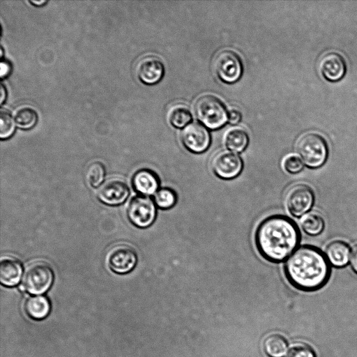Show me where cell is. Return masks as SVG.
<instances>
[{
  "instance_id": "15",
  "label": "cell",
  "mask_w": 357,
  "mask_h": 357,
  "mask_svg": "<svg viewBox=\"0 0 357 357\" xmlns=\"http://www.w3.org/2000/svg\"><path fill=\"white\" fill-rule=\"evenodd\" d=\"M134 189L141 195H151L159 190L160 180L158 174L149 169H141L133 175Z\"/></svg>"
},
{
  "instance_id": "13",
  "label": "cell",
  "mask_w": 357,
  "mask_h": 357,
  "mask_svg": "<svg viewBox=\"0 0 357 357\" xmlns=\"http://www.w3.org/2000/svg\"><path fill=\"white\" fill-rule=\"evenodd\" d=\"M165 68L162 61L153 55L142 57L136 66V74L141 82L146 85H153L163 77Z\"/></svg>"
},
{
  "instance_id": "29",
  "label": "cell",
  "mask_w": 357,
  "mask_h": 357,
  "mask_svg": "<svg viewBox=\"0 0 357 357\" xmlns=\"http://www.w3.org/2000/svg\"><path fill=\"white\" fill-rule=\"evenodd\" d=\"M13 67L11 63L7 60L1 59L0 63V77L1 79L6 78L12 72Z\"/></svg>"
},
{
  "instance_id": "18",
  "label": "cell",
  "mask_w": 357,
  "mask_h": 357,
  "mask_svg": "<svg viewBox=\"0 0 357 357\" xmlns=\"http://www.w3.org/2000/svg\"><path fill=\"white\" fill-rule=\"evenodd\" d=\"M24 309L29 317L34 320L45 319L50 311L48 299L43 296L29 297L24 305Z\"/></svg>"
},
{
  "instance_id": "16",
  "label": "cell",
  "mask_w": 357,
  "mask_h": 357,
  "mask_svg": "<svg viewBox=\"0 0 357 357\" xmlns=\"http://www.w3.org/2000/svg\"><path fill=\"white\" fill-rule=\"evenodd\" d=\"M22 266L16 258L10 256L3 257L0 261V281L6 287L17 285L22 275Z\"/></svg>"
},
{
  "instance_id": "20",
  "label": "cell",
  "mask_w": 357,
  "mask_h": 357,
  "mask_svg": "<svg viewBox=\"0 0 357 357\" xmlns=\"http://www.w3.org/2000/svg\"><path fill=\"white\" fill-rule=\"evenodd\" d=\"M266 353L271 357H282L287 351V343L284 337L279 334H271L264 342Z\"/></svg>"
},
{
  "instance_id": "26",
  "label": "cell",
  "mask_w": 357,
  "mask_h": 357,
  "mask_svg": "<svg viewBox=\"0 0 357 357\" xmlns=\"http://www.w3.org/2000/svg\"><path fill=\"white\" fill-rule=\"evenodd\" d=\"M15 122L10 113L6 109L0 112V137L1 139H8L13 135L15 130Z\"/></svg>"
},
{
  "instance_id": "32",
  "label": "cell",
  "mask_w": 357,
  "mask_h": 357,
  "mask_svg": "<svg viewBox=\"0 0 357 357\" xmlns=\"http://www.w3.org/2000/svg\"><path fill=\"white\" fill-rule=\"evenodd\" d=\"M0 93H1L0 103L3 104L4 102V101L6 100V94H7V93H6V88L3 84V83H1Z\"/></svg>"
},
{
  "instance_id": "24",
  "label": "cell",
  "mask_w": 357,
  "mask_h": 357,
  "mask_svg": "<svg viewBox=\"0 0 357 357\" xmlns=\"http://www.w3.org/2000/svg\"><path fill=\"white\" fill-rule=\"evenodd\" d=\"M153 201L159 208L169 210L176 205L178 201V195L174 189L162 187L155 193Z\"/></svg>"
},
{
  "instance_id": "8",
  "label": "cell",
  "mask_w": 357,
  "mask_h": 357,
  "mask_svg": "<svg viewBox=\"0 0 357 357\" xmlns=\"http://www.w3.org/2000/svg\"><path fill=\"white\" fill-rule=\"evenodd\" d=\"M284 202L289 213L294 217L299 218L312 208L314 202V194L309 185L297 183L288 190Z\"/></svg>"
},
{
  "instance_id": "10",
  "label": "cell",
  "mask_w": 357,
  "mask_h": 357,
  "mask_svg": "<svg viewBox=\"0 0 357 357\" xmlns=\"http://www.w3.org/2000/svg\"><path fill=\"white\" fill-rule=\"evenodd\" d=\"M137 255L135 250L126 244H119L110 249L107 255L109 268L117 274H126L136 266Z\"/></svg>"
},
{
  "instance_id": "11",
  "label": "cell",
  "mask_w": 357,
  "mask_h": 357,
  "mask_svg": "<svg viewBox=\"0 0 357 357\" xmlns=\"http://www.w3.org/2000/svg\"><path fill=\"white\" fill-rule=\"evenodd\" d=\"M181 139L184 147L188 151L196 154L205 152L211 142L208 130L198 123L188 125L182 132Z\"/></svg>"
},
{
  "instance_id": "31",
  "label": "cell",
  "mask_w": 357,
  "mask_h": 357,
  "mask_svg": "<svg viewBox=\"0 0 357 357\" xmlns=\"http://www.w3.org/2000/svg\"><path fill=\"white\" fill-rule=\"evenodd\" d=\"M349 261L351 269L357 274V244L352 248Z\"/></svg>"
},
{
  "instance_id": "6",
  "label": "cell",
  "mask_w": 357,
  "mask_h": 357,
  "mask_svg": "<svg viewBox=\"0 0 357 357\" xmlns=\"http://www.w3.org/2000/svg\"><path fill=\"white\" fill-rule=\"evenodd\" d=\"M243 166L241 157L236 153L229 150L217 152L211 160V168L213 173L222 180L236 178L241 174Z\"/></svg>"
},
{
  "instance_id": "4",
  "label": "cell",
  "mask_w": 357,
  "mask_h": 357,
  "mask_svg": "<svg viewBox=\"0 0 357 357\" xmlns=\"http://www.w3.org/2000/svg\"><path fill=\"white\" fill-rule=\"evenodd\" d=\"M194 109L197 119L212 130L220 128L228 121V113L224 103L212 95L199 97Z\"/></svg>"
},
{
  "instance_id": "14",
  "label": "cell",
  "mask_w": 357,
  "mask_h": 357,
  "mask_svg": "<svg viewBox=\"0 0 357 357\" xmlns=\"http://www.w3.org/2000/svg\"><path fill=\"white\" fill-rule=\"evenodd\" d=\"M319 68L323 77L332 82L342 79L347 71L344 58L335 52H329L323 55L319 63Z\"/></svg>"
},
{
  "instance_id": "2",
  "label": "cell",
  "mask_w": 357,
  "mask_h": 357,
  "mask_svg": "<svg viewBox=\"0 0 357 357\" xmlns=\"http://www.w3.org/2000/svg\"><path fill=\"white\" fill-rule=\"evenodd\" d=\"M284 274L295 288L305 291L322 288L331 276V264L319 248L310 245L298 247L285 261Z\"/></svg>"
},
{
  "instance_id": "33",
  "label": "cell",
  "mask_w": 357,
  "mask_h": 357,
  "mask_svg": "<svg viewBox=\"0 0 357 357\" xmlns=\"http://www.w3.org/2000/svg\"><path fill=\"white\" fill-rule=\"evenodd\" d=\"M29 1L36 6H41L47 2V0H29Z\"/></svg>"
},
{
  "instance_id": "21",
  "label": "cell",
  "mask_w": 357,
  "mask_h": 357,
  "mask_svg": "<svg viewBox=\"0 0 357 357\" xmlns=\"http://www.w3.org/2000/svg\"><path fill=\"white\" fill-rule=\"evenodd\" d=\"M168 119L170 124L176 128H183L191 122L192 114L189 109L183 105L174 106L169 110Z\"/></svg>"
},
{
  "instance_id": "12",
  "label": "cell",
  "mask_w": 357,
  "mask_h": 357,
  "mask_svg": "<svg viewBox=\"0 0 357 357\" xmlns=\"http://www.w3.org/2000/svg\"><path fill=\"white\" fill-rule=\"evenodd\" d=\"M130 194L127 183L121 178L113 177L105 181L97 190V197L102 203L116 206L123 203Z\"/></svg>"
},
{
  "instance_id": "19",
  "label": "cell",
  "mask_w": 357,
  "mask_h": 357,
  "mask_svg": "<svg viewBox=\"0 0 357 357\" xmlns=\"http://www.w3.org/2000/svg\"><path fill=\"white\" fill-rule=\"evenodd\" d=\"M226 147L234 153H241L248 146L249 137L247 132L239 128L228 130L225 135Z\"/></svg>"
},
{
  "instance_id": "34",
  "label": "cell",
  "mask_w": 357,
  "mask_h": 357,
  "mask_svg": "<svg viewBox=\"0 0 357 357\" xmlns=\"http://www.w3.org/2000/svg\"><path fill=\"white\" fill-rule=\"evenodd\" d=\"M0 52H1V54H0L1 59H2V58H3V47H2V46H1V50H0Z\"/></svg>"
},
{
  "instance_id": "1",
  "label": "cell",
  "mask_w": 357,
  "mask_h": 357,
  "mask_svg": "<svg viewBox=\"0 0 357 357\" xmlns=\"http://www.w3.org/2000/svg\"><path fill=\"white\" fill-rule=\"evenodd\" d=\"M301 234L298 226L289 217L272 214L262 219L254 233V243L259 255L266 261H286L298 248Z\"/></svg>"
},
{
  "instance_id": "22",
  "label": "cell",
  "mask_w": 357,
  "mask_h": 357,
  "mask_svg": "<svg viewBox=\"0 0 357 357\" xmlns=\"http://www.w3.org/2000/svg\"><path fill=\"white\" fill-rule=\"evenodd\" d=\"M301 227L306 234L312 236H317L324 231L325 221L319 213H310L302 219Z\"/></svg>"
},
{
  "instance_id": "25",
  "label": "cell",
  "mask_w": 357,
  "mask_h": 357,
  "mask_svg": "<svg viewBox=\"0 0 357 357\" xmlns=\"http://www.w3.org/2000/svg\"><path fill=\"white\" fill-rule=\"evenodd\" d=\"M105 175V166L99 161L90 163L85 172V178L87 183L93 187L98 186L100 184L101 185Z\"/></svg>"
},
{
  "instance_id": "28",
  "label": "cell",
  "mask_w": 357,
  "mask_h": 357,
  "mask_svg": "<svg viewBox=\"0 0 357 357\" xmlns=\"http://www.w3.org/2000/svg\"><path fill=\"white\" fill-rule=\"evenodd\" d=\"M287 357H316L314 350L307 344L297 343L288 351Z\"/></svg>"
},
{
  "instance_id": "7",
  "label": "cell",
  "mask_w": 357,
  "mask_h": 357,
  "mask_svg": "<svg viewBox=\"0 0 357 357\" xmlns=\"http://www.w3.org/2000/svg\"><path fill=\"white\" fill-rule=\"evenodd\" d=\"M127 215L129 220L136 227H149L156 218V205L150 197L137 195L131 199L128 204Z\"/></svg>"
},
{
  "instance_id": "23",
  "label": "cell",
  "mask_w": 357,
  "mask_h": 357,
  "mask_svg": "<svg viewBox=\"0 0 357 357\" xmlns=\"http://www.w3.org/2000/svg\"><path fill=\"white\" fill-rule=\"evenodd\" d=\"M14 120L18 128L28 130L36 125L38 121V114L36 110L31 107H21L15 112Z\"/></svg>"
},
{
  "instance_id": "5",
  "label": "cell",
  "mask_w": 357,
  "mask_h": 357,
  "mask_svg": "<svg viewBox=\"0 0 357 357\" xmlns=\"http://www.w3.org/2000/svg\"><path fill=\"white\" fill-rule=\"evenodd\" d=\"M54 280V273L45 261H34L29 264L23 274L22 289L31 294L39 295L47 291Z\"/></svg>"
},
{
  "instance_id": "17",
  "label": "cell",
  "mask_w": 357,
  "mask_h": 357,
  "mask_svg": "<svg viewBox=\"0 0 357 357\" xmlns=\"http://www.w3.org/2000/svg\"><path fill=\"white\" fill-rule=\"evenodd\" d=\"M326 257L331 265L343 268L350 259L351 251L348 243L341 240L330 242L325 248Z\"/></svg>"
},
{
  "instance_id": "30",
  "label": "cell",
  "mask_w": 357,
  "mask_h": 357,
  "mask_svg": "<svg viewBox=\"0 0 357 357\" xmlns=\"http://www.w3.org/2000/svg\"><path fill=\"white\" fill-rule=\"evenodd\" d=\"M241 120V114L236 109H231L228 113V121L231 125L238 123Z\"/></svg>"
},
{
  "instance_id": "3",
  "label": "cell",
  "mask_w": 357,
  "mask_h": 357,
  "mask_svg": "<svg viewBox=\"0 0 357 357\" xmlns=\"http://www.w3.org/2000/svg\"><path fill=\"white\" fill-rule=\"evenodd\" d=\"M296 149L303 163L311 169L323 166L328 155L325 139L316 132H307L302 135L297 142Z\"/></svg>"
},
{
  "instance_id": "9",
  "label": "cell",
  "mask_w": 357,
  "mask_h": 357,
  "mask_svg": "<svg viewBox=\"0 0 357 357\" xmlns=\"http://www.w3.org/2000/svg\"><path fill=\"white\" fill-rule=\"evenodd\" d=\"M213 65L217 76L225 83L234 84L242 76L241 59L236 52L231 50H225L219 52Z\"/></svg>"
},
{
  "instance_id": "27",
  "label": "cell",
  "mask_w": 357,
  "mask_h": 357,
  "mask_svg": "<svg viewBox=\"0 0 357 357\" xmlns=\"http://www.w3.org/2000/svg\"><path fill=\"white\" fill-rule=\"evenodd\" d=\"M283 169L289 174H296L304 167L302 160L296 155H289L282 161Z\"/></svg>"
}]
</instances>
